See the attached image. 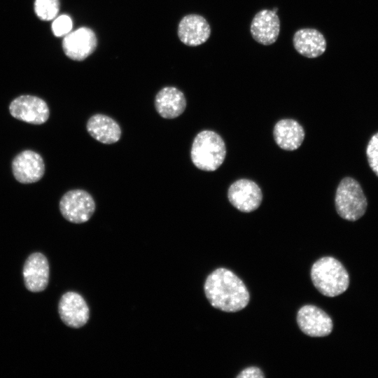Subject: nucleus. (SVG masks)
<instances>
[{"instance_id":"nucleus-18","label":"nucleus","mask_w":378,"mask_h":378,"mask_svg":"<svg viewBox=\"0 0 378 378\" xmlns=\"http://www.w3.org/2000/svg\"><path fill=\"white\" fill-rule=\"evenodd\" d=\"M274 138L276 144L286 150L298 148L304 139L302 126L293 119H282L274 127Z\"/></svg>"},{"instance_id":"nucleus-2","label":"nucleus","mask_w":378,"mask_h":378,"mask_svg":"<svg viewBox=\"0 0 378 378\" xmlns=\"http://www.w3.org/2000/svg\"><path fill=\"white\" fill-rule=\"evenodd\" d=\"M310 274L314 286L327 297L337 296L349 287L347 271L333 257L326 256L316 260L312 267Z\"/></svg>"},{"instance_id":"nucleus-11","label":"nucleus","mask_w":378,"mask_h":378,"mask_svg":"<svg viewBox=\"0 0 378 378\" xmlns=\"http://www.w3.org/2000/svg\"><path fill=\"white\" fill-rule=\"evenodd\" d=\"M13 174L21 183H31L39 181L45 173L42 157L37 153L26 150L18 154L12 162Z\"/></svg>"},{"instance_id":"nucleus-13","label":"nucleus","mask_w":378,"mask_h":378,"mask_svg":"<svg viewBox=\"0 0 378 378\" xmlns=\"http://www.w3.org/2000/svg\"><path fill=\"white\" fill-rule=\"evenodd\" d=\"M252 37L258 43L269 46L278 38L280 32V20L272 10H260L253 17L251 27Z\"/></svg>"},{"instance_id":"nucleus-14","label":"nucleus","mask_w":378,"mask_h":378,"mask_svg":"<svg viewBox=\"0 0 378 378\" xmlns=\"http://www.w3.org/2000/svg\"><path fill=\"white\" fill-rule=\"evenodd\" d=\"M211 35V27L202 15L190 14L184 16L178 26V36L189 46H197L205 43Z\"/></svg>"},{"instance_id":"nucleus-5","label":"nucleus","mask_w":378,"mask_h":378,"mask_svg":"<svg viewBox=\"0 0 378 378\" xmlns=\"http://www.w3.org/2000/svg\"><path fill=\"white\" fill-rule=\"evenodd\" d=\"M95 208L92 195L81 189L66 192L59 202V210L62 216L73 223L87 222L94 213Z\"/></svg>"},{"instance_id":"nucleus-8","label":"nucleus","mask_w":378,"mask_h":378,"mask_svg":"<svg viewBox=\"0 0 378 378\" xmlns=\"http://www.w3.org/2000/svg\"><path fill=\"white\" fill-rule=\"evenodd\" d=\"M97 46L95 33L90 28L82 27L69 32L63 38L62 49L70 59L82 61L93 53Z\"/></svg>"},{"instance_id":"nucleus-19","label":"nucleus","mask_w":378,"mask_h":378,"mask_svg":"<svg viewBox=\"0 0 378 378\" xmlns=\"http://www.w3.org/2000/svg\"><path fill=\"white\" fill-rule=\"evenodd\" d=\"M59 10V0H35L34 11L41 20L54 19Z\"/></svg>"},{"instance_id":"nucleus-4","label":"nucleus","mask_w":378,"mask_h":378,"mask_svg":"<svg viewBox=\"0 0 378 378\" xmlns=\"http://www.w3.org/2000/svg\"><path fill=\"white\" fill-rule=\"evenodd\" d=\"M335 203L339 216L349 221L360 218L368 206V201L360 183L351 177H345L339 183Z\"/></svg>"},{"instance_id":"nucleus-3","label":"nucleus","mask_w":378,"mask_h":378,"mask_svg":"<svg viewBox=\"0 0 378 378\" xmlns=\"http://www.w3.org/2000/svg\"><path fill=\"white\" fill-rule=\"evenodd\" d=\"M225 155V144L216 132L203 130L195 137L190 157L197 168L203 171H215L223 164Z\"/></svg>"},{"instance_id":"nucleus-23","label":"nucleus","mask_w":378,"mask_h":378,"mask_svg":"<svg viewBox=\"0 0 378 378\" xmlns=\"http://www.w3.org/2000/svg\"><path fill=\"white\" fill-rule=\"evenodd\" d=\"M272 10H273L274 12L276 13L277 10H278V8H274Z\"/></svg>"},{"instance_id":"nucleus-6","label":"nucleus","mask_w":378,"mask_h":378,"mask_svg":"<svg viewBox=\"0 0 378 378\" xmlns=\"http://www.w3.org/2000/svg\"><path fill=\"white\" fill-rule=\"evenodd\" d=\"M9 111L15 118L34 125L46 122L50 115L46 102L32 95H21L13 99Z\"/></svg>"},{"instance_id":"nucleus-1","label":"nucleus","mask_w":378,"mask_h":378,"mask_svg":"<svg viewBox=\"0 0 378 378\" xmlns=\"http://www.w3.org/2000/svg\"><path fill=\"white\" fill-rule=\"evenodd\" d=\"M204 290L211 306L226 312L243 309L250 299L244 282L232 271L223 267L215 270L207 276Z\"/></svg>"},{"instance_id":"nucleus-16","label":"nucleus","mask_w":378,"mask_h":378,"mask_svg":"<svg viewBox=\"0 0 378 378\" xmlns=\"http://www.w3.org/2000/svg\"><path fill=\"white\" fill-rule=\"evenodd\" d=\"M293 43L298 53L308 58L318 57L326 49L324 36L315 29L304 28L298 30L293 35Z\"/></svg>"},{"instance_id":"nucleus-22","label":"nucleus","mask_w":378,"mask_h":378,"mask_svg":"<svg viewBox=\"0 0 378 378\" xmlns=\"http://www.w3.org/2000/svg\"><path fill=\"white\" fill-rule=\"evenodd\" d=\"M264 377L261 370L254 366L245 368L237 376V378H262Z\"/></svg>"},{"instance_id":"nucleus-15","label":"nucleus","mask_w":378,"mask_h":378,"mask_svg":"<svg viewBox=\"0 0 378 378\" xmlns=\"http://www.w3.org/2000/svg\"><path fill=\"white\" fill-rule=\"evenodd\" d=\"M155 107L163 118L173 119L183 113L186 107V99L184 94L177 88L164 87L155 96Z\"/></svg>"},{"instance_id":"nucleus-7","label":"nucleus","mask_w":378,"mask_h":378,"mask_svg":"<svg viewBox=\"0 0 378 378\" xmlns=\"http://www.w3.org/2000/svg\"><path fill=\"white\" fill-rule=\"evenodd\" d=\"M227 197L232 206L245 213L257 209L262 200L260 187L246 178H241L232 183L228 188Z\"/></svg>"},{"instance_id":"nucleus-10","label":"nucleus","mask_w":378,"mask_h":378,"mask_svg":"<svg viewBox=\"0 0 378 378\" xmlns=\"http://www.w3.org/2000/svg\"><path fill=\"white\" fill-rule=\"evenodd\" d=\"M300 329L310 337H325L332 330L330 317L321 309L312 304L302 307L297 314Z\"/></svg>"},{"instance_id":"nucleus-17","label":"nucleus","mask_w":378,"mask_h":378,"mask_svg":"<svg viewBox=\"0 0 378 378\" xmlns=\"http://www.w3.org/2000/svg\"><path fill=\"white\" fill-rule=\"evenodd\" d=\"M86 129L90 135L104 144L118 142L121 136V129L112 118L104 114H95L87 122Z\"/></svg>"},{"instance_id":"nucleus-20","label":"nucleus","mask_w":378,"mask_h":378,"mask_svg":"<svg viewBox=\"0 0 378 378\" xmlns=\"http://www.w3.org/2000/svg\"><path fill=\"white\" fill-rule=\"evenodd\" d=\"M366 156L370 169L378 176V132L373 134L368 141Z\"/></svg>"},{"instance_id":"nucleus-9","label":"nucleus","mask_w":378,"mask_h":378,"mask_svg":"<svg viewBox=\"0 0 378 378\" xmlns=\"http://www.w3.org/2000/svg\"><path fill=\"white\" fill-rule=\"evenodd\" d=\"M58 313L62 322L73 328L85 326L90 318V309L84 298L73 291L65 293L58 304Z\"/></svg>"},{"instance_id":"nucleus-12","label":"nucleus","mask_w":378,"mask_h":378,"mask_svg":"<svg viewBox=\"0 0 378 378\" xmlns=\"http://www.w3.org/2000/svg\"><path fill=\"white\" fill-rule=\"evenodd\" d=\"M23 279L26 288L34 293L44 290L49 281V264L46 257L38 252L31 253L23 267Z\"/></svg>"},{"instance_id":"nucleus-21","label":"nucleus","mask_w":378,"mask_h":378,"mask_svg":"<svg viewBox=\"0 0 378 378\" xmlns=\"http://www.w3.org/2000/svg\"><path fill=\"white\" fill-rule=\"evenodd\" d=\"M73 27L71 18L62 15L54 20L52 24V31L55 36L60 37L69 34Z\"/></svg>"}]
</instances>
